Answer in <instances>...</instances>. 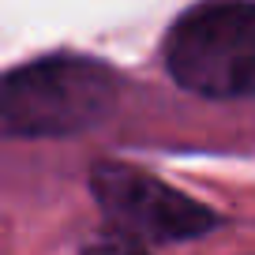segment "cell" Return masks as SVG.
Returning <instances> with one entry per match:
<instances>
[{"mask_svg":"<svg viewBox=\"0 0 255 255\" xmlns=\"http://www.w3.org/2000/svg\"><path fill=\"white\" fill-rule=\"evenodd\" d=\"M117 79L87 56H45L0 72V139H64L102 124Z\"/></svg>","mask_w":255,"mask_h":255,"instance_id":"6da1fadb","label":"cell"},{"mask_svg":"<svg viewBox=\"0 0 255 255\" xmlns=\"http://www.w3.org/2000/svg\"><path fill=\"white\" fill-rule=\"evenodd\" d=\"M169 75L214 102L255 94V0H203L165 38Z\"/></svg>","mask_w":255,"mask_h":255,"instance_id":"7a4b0ae2","label":"cell"},{"mask_svg":"<svg viewBox=\"0 0 255 255\" xmlns=\"http://www.w3.org/2000/svg\"><path fill=\"white\" fill-rule=\"evenodd\" d=\"M90 184H94V199L109 218V225L120 229L131 244L191 240L218 225L214 210L131 165H98Z\"/></svg>","mask_w":255,"mask_h":255,"instance_id":"3957f363","label":"cell"}]
</instances>
